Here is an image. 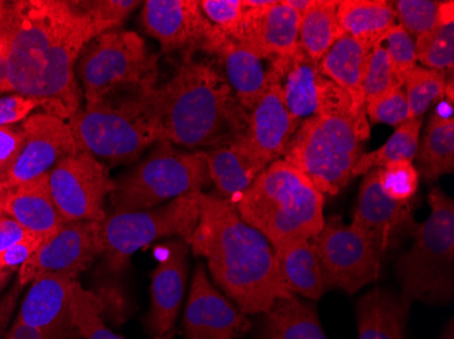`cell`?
<instances>
[{"label":"cell","mask_w":454,"mask_h":339,"mask_svg":"<svg viewBox=\"0 0 454 339\" xmlns=\"http://www.w3.org/2000/svg\"><path fill=\"white\" fill-rule=\"evenodd\" d=\"M98 35L74 2L14 0L4 22L12 93L43 104L44 113L68 119L81 111L76 61Z\"/></svg>","instance_id":"1"},{"label":"cell","mask_w":454,"mask_h":339,"mask_svg":"<svg viewBox=\"0 0 454 339\" xmlns=\"http://www.w3.org/2000/svg\"><path fill=\"white\" fill-rule=\"evenodd\" d=\"M190 246L207 259L214 281L245 315L265 313L278 299L293 295L280 277L274 247L239 218L231 200L200 192Z\"/></svg>","instance_id":"2"},{"label":"cell","mask_w":454,"mask_h":339,"mask_svg":"<svg viewBox=\"0 0 454 339\" xmlns=\"http://www.w3.org/2000/svg\"><path fill=\"white\" fill-rule=\"evenodd\" d=\"M149 99L160 140L172 144L213 150L247 134L249 113L211 63L188 56L168 83L150 91Z\"/></svg>","instance_id":"3"},{"label":"cell","mask_w":454,"mask_h":339,"mask_svg":"<svg viewBox=\"0 0 454 339\" xmlns=\"http://www.w3.org/2000/svg\"><path fill=\"white\" fill-rule=\"evenodd\" d=\"M239 218L278 247L310 241L323 228L324 195L294 166L278 159L231 201Z\"/></svg>","instance_id":"4"},{"label":"cell","mask_w":454,"mask_h":339,"mask_svg":"<svg viewBox=\"0 0 454 339\" xmlns=\"http://www.w3.org/2000/svg\"><path fill=\"white\" fill-rule=\"evenodd\" d=\"M370 136L367 117L353 111L326 112L303 119L286 145L283 159L321 193L336 196L353 180V168Z\"/></svg>","instance_id":"5"},{"label":"cell","mask_w":454,"mask_h":339,"mask_svg":"<svg viewBox=\"0 0 454 339\" xmlns=\"http://www.w3.org/2000/svg\"><path fill=\"white\" fill-rule=\"evenodd\" d=\"M430 216L414 224V244L396 262L402 299L446 304L454 296V201L441 188L427 196Z\"/></svg>","instance_id":"6"},{"label":"cell","mask_w":454,"mask_h":339,"mask_svg":"<svg viewBox=\"0 0 454 339\" xmlns=\"http://www.w3.org/2000/svg\"><path fill=\"white\" fill-rule=\"evenodd\" d=\"M78 78L86 106L117 99L120 91L140 96L155 89L158 58L137 33L109 30L97 35L82 52Z\"/></svg>","instance_id":"7"},{"label":"cell","mask_w":454,"mask_h":339,"mask_svg":"<svg viewBox=\"0 0 454 339\" xmlns=\"http://www.w3.org/2000/svg\"><path fill=\"white\" fill-rule=\"evenodd\" d=\"M149 94L102 102L74 114L68 124L79 150L97 159L131 163L160 142Z\"/></svg>","instance_id":"8"},{"label":"cell","mask_w":454,"mask_h":339,"mask_svg":"<svg viewBox=\"0 0 454 339\" xmlns=\"http://www.w3.org/2000/svg\"><path fill=\"white\" fill-rule=\"evenodd\" d=\"M134 170L114 181L111 195L114 213L146 211L210 183L203 151H181L160 140Z\"/></svg>","instance_id":"9"},{"label":"cell","mask_w":454,"mask_h":339,"mask_svg":"<svg viewBox=\"0 0 454 339\" xmlns=\"http://www.w3.org/2000/svg\"><path fill=\"white\" fill-rule=\"evenodd\" d=\"M199 195L200 192L188 193L146 211L106 216L102 236L109 267L119 272L137 250L160 239L175 236L190 244L199 223Z\"/></svg>","instance_id":"10"},{"label":"cell","mask_w":454,"mask_h":339,"mask_svg":"<svg viewBox=\"0 0 454 339\" xmlns=\"http://www.w3.org/2000/svg\"><path fill=\"white\" fill-rule=\"evenodd\" d=\"M310 243L320 262L325 290L353 295L380 279L384 256L379 247L358 227L344 224L341 216L326 219Z\"/></svg>","instance_id":"11"},{"label":"cell","mask_w":454,"mask_h":339,"mask_svg":"<svg viewBox=\"0 0 454 339\" xmlns=\"http://www.w3.org/2000/svg\"><path fill=\"white\" fill-rule=\"evenodd\" d=\"M48 182L53 203L66 223L106 221V200L114 192V181L94 155L78 151L61 159L48 173Z\"/></svg>","instance_id":"12"},{"label":"cell","mask_w":454,"mask_h":339,"mask_svg":"<svg viewBox=\"0 0 454 339\" xmlns=\"http://www.w3.org/2000/svg\"><path fill=\"white\" fill-rule=\"evenodd\" d=\"M268 73L279 84L288 113L300 122L326 112L353 111L356 114L348 94L325 78L318 63L301 47L293 55L272 58Z\"/></svg>","instance_id":"13"},{"label":"cell","mask_w":454,"mask_h":339,"mask_svg":"<svg viewBox=\"0 0 454 339\" xmlns=\"http://www.w3.org/2000/svg\"><path fill=\"white\" fill-rule=\"evenodd\" d=\"M143 29L160 42L163 52L195 50L215 55L226 35L211 24L198 0H147L143 2Z\"/></svg>","instance_id":"14"},{"label":"cell","mask_w":454,"mask_h":339,"mask_svg":"<svg viewBox=\"0 0 454 339\" xmlns=\"http://www.w3.org/2000/svg\"><path fill=\"white\" fill-rule=\"evenodd\" d=\"M106 252L102 223L71 221L55 235L45 239L35 254L20 267L17 289L32 284L43 275H66L78 280L94 259Z\"/></svg>","instance_id":"15"},{"label":"cell","mask_w":454,"mask_h":339,"mask_svg":"<svg viewBox=\"0 0 454 339\" xmlns=\"http://www.w3.org/2000/svg\"><path fill=\"white\" fill-rule=\"evenodd\" d=\"M24 140L6 182L12 188L43 177L61 159L81 151L66 119L37 113L22 124Z\"/></svg>","instance_id":"16"},{"label":"cell","mask_w":454,"mask_h":339,"mask_svg":"<svg viewBox=\"0 0 454 339\" xmlns=\"http://www.w3.org/2000/svg\"><path fill=\"white\" fill-rule=\"evenodd\" d=\"M251 326L247 315L213 287L199 264L184 313L185 339H241Z\"/></svg>","instance_id":"17"},{"label":"cell","mask_w":454,"mask_h":339,"mask_svg":"<svg viewBox=\"0 0 454 339\" xmlns=\"http://www.w3.org/2000/svg\"><path fill=\"white\" fill-rule=\"evenodd\" d=\"M245 20L237 44L260 60L293 55L300 47L301 17L286 0H244Z\"/></svg>","instance_id":"18"},{"label":"cell","mask_w":454,"mask_h":339,"mask_svg":"<svg viewBox=\"0 0 454 339\" xmlns=\"http://www.w3.org/2000/svg\"><path fill=\"white\" fill-rule=\"evenodd\" d=\"M351 224L373 242L382 256L399 246L403 236L414 228L411 203H399L384 195L376 168L364 174Z\"/></svg>","instance_id":"19"},{"label":"cell","mask_w":454,"mask_h":339,"mask_svg":"<svg viewBox=\"0 0 454 339\" xmlns=\"http://www.w3.org/2000/svg\"><path fill=\"white\" fill-rule=\"evenodd\" d=\"M169 243L168 256L152 273V304L145 316V326L153 338L173 330L187 290L190 244L183 239Z\"/></svg>","instance_id":"20"},{"label":"cell","mask_w":454,"mask_h":339,"mask_svg":"<svg viewBox=\"0 0 454 339\" xmlns=\"http://www.w3.org/2000/svg\"><path fill=\"white\" fill-rule=\"evenodd\" d=\"M75 280L43 275L32 282L15 320L50 334L55 339L79 338L71 315V290Z\"/></svg>","instance_id":"21"},{"label":"cell","mask_w":454,"mask_h":339,"mask_svg":"<svg viewBox=\"0 0 454 339\" xmlns=\"http://www.w3.org/2000/svg\"><path fill=\"white\" fill-rule=\"evenodd\" d=\"M300 124L288 113L279 84L270 78V86L249 113L245 140L252 151L270 166L280 159Z\"/></svg>","instance_id":"22"},{"label":"cell","mask_w":454,"mask_h":339,"mask_svg":"<svg viewBox=\"0 0 454 339\" xmlns=\"http://www.w3.org/2000/svg\"><path fill=\"white\" fill-rule=\"evenodd\" d=\"M208 177L222 198L234 201L256 180L267 167L252 151L244 136L229 144L204 152Z\"/></svg>","instance_id":"23"},{"label":"cell","mask_w":454,"mask_h":339,"mask_svg":"<svg viewBox=\"0 0 454 339\" xmlns=\"http://www.w3.org/2000/svg\"><path fill=\"white\" fill-rule=\"evenodd\" d=\"M4 213L24 227L30 235L43 239L55 235L66 224L51 196L48 174L12 188Z\"/></svg>","instance_id":"24"},{"label":"cell","mask_w":454,"mask_h":339,"mask_svg":"<svg viewBox=\"0 0 454 339\" xmlns=\"http://www.w3.org/2000/svg\"><path fill=\"white\" fill-rule=\"evenodd\" d=\"M370 52L361 41L343 35L318 63L320 73L348 94L354 111L364 117H367L364 79Z\"/></svg>","instance_id":"25"},{"label":"cell","mask_w":454,"mask_h":339,"mask_svg":"<svg viewBox=\"0 0 454 339\" xmlns=\"http://www.w3.org/2000/svg\"><path fill=\"white\" fill-rule=\"evenodd\" d=\"M408 311L402 296L374 288L356 305L358 339H405Z\"/></svg>","instance_id":"26"},{"label":"cell","mask_w":454,"mask_h":339,"mask_svg":"<svg viewBox=\"0 0 454 339\" xmlns=\"http://www.w3.org/2000/svg\"><path fill=\"white\" fill-rule=\"evenodd\" d=\"M394 4L385 0H339L338 22L341 35L361 41L373 50L396 27Z\"/></svg>","instance_id":"27"},{"label":"cell","mask_w":454,"mask_h":339,"mask_svg":"<svg viewBox=\"0 0 454 339\" xmlns=\"http://www.w3.org/2000/svg\"><path fill=\"white\" fill-rule=\"evenodd\" d=\"M214 56L223 65L227 81L239 104L251 113L270 86V75L262 67V60L231 38L224 41Z\"/></svg>","instance_id":"28"},{"label":"cell","mask_w":454,"mask_h":339,"mask_svg":"<svg viewBox=\"0 0 454 339\" xmlns=\"http://www.w3.org/2000/svg\"><path fill=\"white\" fill-rule=\"evenodd\" d=\"M280 277L293 295L310 300L321 299L326 292L315 247L310 241H293L275 247Z\"/></svg>","instance_id":"29"},{"label":"cell","mask_w":454,"mask_h":339,"mask_svg":"<svg viewBox=\"0 0 454 339\" xmlns=\"http://www.w3.org/2000/svg\"><path fill=\"white\" fill-rule=\"evenodd\" d=\"M260 339H328L315 305L295 295L278 299L264 313Z\"/></svg>","instance_id":"30"},{"label":"cell","mask_w":454,"mask_h":339,"mask_svg":"<svg viewBox=\"0 0 454 339\" xmlns=\"http://www.w3.org/2000/svg\"><path fill=\"white\" fill-rule=\"evenodd\" d=\"M339 0H313L301 17L300 47L316 63L341 37L338 22Z\"/></svg>","instance_id":"31"},{"label":"cell","mask_w":454,"mask_h":339,"mask_svg":"<svg viewBox=\"0 0 454 339\" xmlns=\"http://www.w3.org/2000/svg\"><path fill=\"white\" fill-rule=\"evenodd\" d=\"M415 159L419 177L428 182L454 172V119H428Z\"/></svg>","instance_id":"32"},{"label":"cell","mask_w":454,"mask_h":339,"mask_svg":"<svg viewBox=\"0 0 454 339\" xmlns=\"http://www.w3.org/2000/svg\"><path fill=\"white\" fill-rule=\"evenodd\" d=\"M418 60L428 70L453 73L454 68V4L440 2L438 20L430 32L415 38Z\"/></svg>","instance_id":"33"},{"label":"cell","mask_w":454,"mask_h":339,"mask_svg":"<svg viewBox=\"0 0 454 339\" xmlns=\"http://www.w3.org/2000/svg\"><path fill=\"white\" fill-rule=\"evenodd\" d=\"M423 119H408L397 127L396 131L379 150L364 154L353 168V178L364 175L374 168L385 167L399 160L414 162L419 147Z\"/></svg>","instance_id":"34"},{"label":"cell","mask_w":454,"mask_h":339,"mask_svg":"<svg viewBox=\"0 0 454 339\" xmlns=\"http://www.w3.org/2000/svg\"><path fill=\"white\" fill-rule=\"evenodd\" d=\"M71 315H73L74 327H75L79 338L126 339L114 334L104 323L98 297L82 287L78 280L74 281L73 290H71ZM175 334L176 331L172 330L167 335L154 336L152 339H173Z\"/></svg>","instance_id":"35"},{"label":"cell","mask_w":454,"mask_h":339,"mask_svg":"<svg viewBox=\"0 0 454 339\" xmlns=\"http://www.w3.org/2000/svg\"><path fill=\"white\" fill-rule=\"evenodd\" d=\"M449 79L441 71L415 67L404 81L410 119H423L431 104L445 98L446 83Z\"/></svg>","instance_id":"36"},{"label":"cell","mask_w":454,"mask_h":339,"mask_svg":"<svg viewBox=\"0 0 454 339\" xmlns=\"http://www.w3.org/2000/svg\"><path fill=\"white\" fill-rule=\"evenodd\" d=\"M377 181L385 196L399 203H411L419 188V173L414 163L399 160L376 168Z\"/></svg>","instance_id":"37"},{"label":"cell","mask_w":454,"mask_h":339,"mask_svg":"<svg viewBox=\"0 0 454 339\" xmlns=\"http://www.w3.org/2000/svg\"><path fill=\"white\" fill-rule=\"evenodd\" d=\"M74 4L90 18L99 35L109 30L119 29L143 4L139 0H89L74 2Z\"/></svg>","instance_id":"38"},{"label":"cell","mask_w":454,"mask_h":339,"mask_svg":"<svg viewBox=\"0 0 454 339\" xmlns=\"http://www.w3.org/2000/svg\"><path fill=\"white\" fill-rule=\"evenodd\" d=\"M201 12L227 38L239 42L244 29V0H200Z\"/></svg>","instance_id":"39"},{"label":"cell","mask_w":454,"mask_h":339,"mask_svg":"<svg viewBox=\"0 0 454 339\" xmlns=\"http://www.w3.org/2000/svg\"><path fill=\"white\" fill-rule=\"evenodd\" d=\"M395 12L400 27L415 38L430 32L437 25L440 2L431 0H399L395 2Z\"/></svg>","instance_id":"40"},{"label":"cell","mask_w":454,"mask_h":339,"mask_svg":"<svg viewBox=\"0 0 454 339\" xmlns=\"http://www.w3.org/2000/svg\"><path fill=\"white\" fill-rule=\"evenodd\" d=\"M384 42H387L385 50L389 56L395 81L400 88H403L405 79L417 67L418 58L417 52H415L414 38L411 37L400 25H396L387 33Z\"/></svg>","instance_id":"41"},{"label":"cell","mask_w":454,"mask_h":339,"mask_svg":"<svg viewBox=\"0 0 454 339\" xmlns=\"http://www.w3.org/2000/svg\"><path fill=\"white\" fill-rule=\"evenodd\" d=\"M366 116L372 124L400 127L410 119L407 96L404 88H395L366 104Z\"/></svg>","instance_id":"42"},{"label":"cell","mask_w":454,"mask_h":339,"mask_svg":"<svg viewBox=\"0 0 454 339\" xmlns=\"http://www.w3.org/2000/svg\"><path fill=\"white\" fill-rule=\"evenodd\" d=\"M395 88H400V86L395 81L389 56L384 44L377 45L372 50L367 58L364 79V104Z\"/></svg>","instance_id":"43"},{"label":"cell","mask_w":454,"mask_h":339,"mask_svg":"<svg viewBox=\"0 0 454 339\" xmlns=\"http://www.w3.org/2000/svg\"><path fill=\"white\" fill-rule=\"evenodd\" d=\"M24 132L20 125L0 127V182H6L22 147Z\"/></svg>","instance_id":"44"},{"label":"cell","mask_w":454,"mask_h":339,"mask_svg":"<svg viewBox=\"0 0 454 339\" xmlns=\"http://www.w3.org/2000/svg\"><path fill=\"white\" fill-rule=\"evenodd\" d=\"M43 109V104L29 96H12L0 98V127L17 125L32 116L33 112Z\"/></svg>","instance_id":"45"},{"label":"cell","mask_w":454,"mask_h":339,"mask_svg":"<svg viewBox=\"0 0 454 339\" xmlns=\"http://www.w3.org/2000/svg\"><path fill=\"white\" fill-rule=\"evenodd\" d=\"M44 241L40 236L29 235L6 251L0 252V273H12L17 267L22 266Z\"/></svg>","instance_id":"46"},{"label":"cell","mask_w":454,"mask_h":339,"mask_svg":"<svg viewBox=\"0 0 454 339\" xmlns=\"http://www.w3.org/2000/svg\"><path fill=\"white\" fill-rule=\"evenodd\" d=\"M29 232L20 226L14 219L7 216L6 213L0 215V252L6 251L10 247L24 241L29 236Z\"/></svg>","instance_id":"47"},{"label":"cell","mask_w":454,"mask_h":339,"mask_svg":"<svg viewBox=\"0 0 454 339\" xmlns=\"http://www.w3.org/2000/svg\"><path fill=\"white\" fill-rule=\"evenodd\" d=\"M4 339H55L50 334L32 327L27 323L15 320L12 327L4 333Z\"/></svg>","instance_id":"48"},{"label":"cell","mask_w":454,"mask_h":339,"mask_svg":"<svg viewBox=\"0 0 454 339\" xmlns=\"http://www.w3.org/2000/svg\"><path fill=\"white\" fill-rule=\"evenodd\" d=\"M0 93H12L7 50H0Z\"/></svg>","instance_id":"49"},{"label":"cell","mask_w":454,"mask_h":339,"mask_svg":"<svg viewBox=\"0 0 454 339\" xmlns=\"http://www.w3.org/2000/svg\"><path fill=\"white\" fill-rule=\"evenodd\" d=\"M15 293L9 296V299L4 300V305L0 307V339H4L6 333L7 323H9L10 312L14 307Z\"/></svg>","instance_id":"50"},{"label":"cell","mask_w":454,"mask_h":339,"mask_svg":"<svg viewBox=\"0 0 454 339\" xmlns=\"http://www.w3.org/2000/svg\"><path fill=\"white\" fill-rule=\"evenodd\" d=\"M312 2L313 0H286V4L292 7L295 12H298L300 17H302V15L305 14L306 10L310 7Z\"/></svg>","instance_id":"51"},{"label":"cell","mask_w":454,"mask_h":339,"mask_svg":"<svg viewBox=\"0 0 454 339\" xmlns=\"http://www.w3.org/2000/svg\"><path fill=\"white\" fill-rule=\"evenodd\" d=\"M12 186L7 182H0V215L4 213V205H6L7 197H9Z\"/></svg>","instance_id":"52"},{"label":"cell","mask_w":454,"mask_h":339,"mask_svg":"<svg viewBox=\"0 0 454 339\" xmlns=\"http://www.w3.org/2000/svg\"><path fill=\"white\" fill-rule=\"evenodd\" d=\"M10 6H12V2H6V0H0V24L4 22V18H6L7 12H9Z\"/></svg>","instance_id":"53"},{"label":"cell","mask_w":454,"mask_h":339,"mask_svg":"<svg viewBox=\"0 0 454 339\" xmlns=\"http://www.w3.org/2000/svg\"><path fill=\"white\" fill-rule=\"evenodd\" d=\"M440 339H454V320H450L449 325L446 326L445 330L442 331V335Z\"/></svg>","instance_id":"54"},{"label":"cell","mask_w":454,"mask_h":339,"mask_svg":"<svg viewBox=\"0 0 454 339\" xmlns=\"http://www.w3.org/2000/svg\"><path fill=\"white\" fill-rule=\"evenodd\" d=\"M12 273H0V290L4 289V285L9 281Z\"/></svg>","instance_id":"55"},{"label":"cell","mask_w":454,"mask_h":339,"mask_svg":"<svg viewBox=\"0 0 454 339\" xmlns=\"http://www.w3.org/2000/svg\"><path fill=\"white\" fill-rule=\"evenodd\" d=\"M7 50L6 44H4V38L0 37V50Z\"/></svg>","instance_id":"56"}]
</instances>
